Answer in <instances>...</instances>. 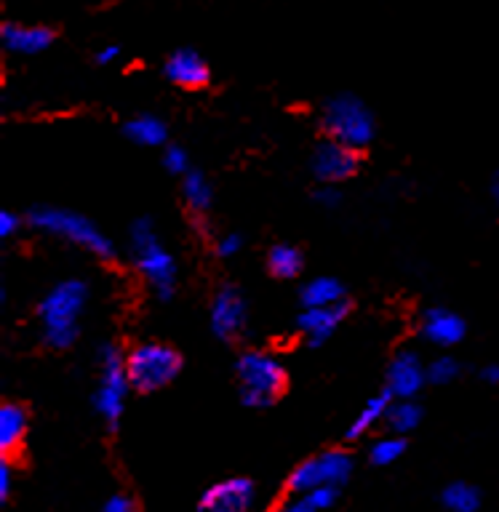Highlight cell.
<instances>
[{"mask_svg":"<svg viewBox=\"0 0 499 512\" xmlns=\"http://www.w3.org/2000/svg\"><path fill=\"white\" fill-rule=\"evenodd\" d=\"M86 302H89V286L81 278L59 280L57 286L49 288V294L38 304L46 344L57 347V350H67L78 342Z\"/></svg>","mask_w":499,"mask_h":512,"instance_id":"obj_1","label":"cell"},{"mask_svg":"<svg viewBox=\"0 0 499 512\" xmlns=\"http://www.w3.org/2000/svg\"><path fill=\"white\" fill-rule=\"evenodd\" d=\"M131 246V262L142 272V278L150 283L161 302H169L177 288V262L171 251L161 243L158 232H155L153 219H137L131 224L129 232Z\"/></svg>","mask_w":499,"mask_h":512,"instance_id":"obj_2","label":"cell"},{"mask_svg":"<svg viewBox=\"0 0 499 512\" xmlns=\"http://www.w3.org/2000/svg\"><path fill=\"white\" fill-rule=\"evenodd\" d=\"M27 222L35 230L54 235V238L70 243V246L89 251L91 256H99V259H113L115 256L113 240L107 238L105 232L99 230L89 216L78 214V211L57 206H35L30 208Z\"/></svg>","mask_w":499,"mask_h":512,"instance_id":"obj_3","label":"cell"},{"mask_svg":"<svg viewBox=\"0 0 499 512\" xmlns=\"http://www.w3.org/2000/svg\"><path fill=\"white\" fill-rule=\"evenodd\" d=\"M321 126L326 131V139L345 144V147L358 152L369 147L374 134H377L374 115L366 107V102L355 94L331 96L329 102L323 104Z\"/></svg>","mask_w":499,"mask_h":512,"instance_id":"obj_4","label":"cell"},{"mask_svg":"<svg viewBox=\"0 0 499 512\" xmlns=\"http://www.w3.org/2000/svg\"><path fill=\"white\" fill-rule=\"evenodd\" d=\"M241 382V400L249 408L273 406L286 387V368L275 355L265 350H246L235 363Z\"/></svg>","mask_w":499,"mask_h":512,"instance_id":"obj_5","label":"cell"},{"mask_svg":"<svg viewBox=\"0 0 499 512\" xmlns=\"http://www.w3.org/2000/svg\"><path fill=\"white\" fill-rule=\"evenodd\" d=\"M126 371H129L131 390H163L182 371V355L171 344L139 342L126 352Z\"/></svg>","mask_w":499,"mask_h":512,"instance_id":"obj_6","label":"cell"},{"mask_svg":"<svg viewBox=\"0 0 499 512\" xmlns=\"http://www.w3.org/2000/svg\"><path fill=\"white\" fill-rule=\"evenodd\" d=\"M99 366H102V374H99V387L94 392V408H97V414L110 427H115V424L121 422L123 408H126V395L131 390L129 371H126V355L121 352V347L105 344L99 350Z\"/></svg>","mask_w":499,"mask_h":512,"instance_id":"obj_7","label":"cell"},{"mask_svg":"<svg viewBox=\"0 0 499 512\" xmlns=\"http://www.w3.org/2000/svg\"><path fill=\"white\" fill-rule=\"evenodd\" d=\"M353 475V456L345 448H326L321 454L310 456L291 472L289 491L294 496H305L321 486H345Z\"/></svg>","mask_w":499,"mask_h":512,"instance_id":"obj_8","label":"cell"},{"mask_svg":"<svg viewBox=\"0 0 499 512\" xmlns=\"http://www.w3.org/2000/svg\"><path fill=\"white\" fill-rule=\"evenodd\" d=\"M310 168H313V176L323 187H337L339 182H347V179H353L358 174L361 155H358V150L345 147V144L326 139L313 150Z\"/></svg>","mask_w":499,"mask_h":512,"instance_id":"obj_9","label":"cell"},{"mask_svg":"<svg viewBox=\"0 0 499 512\" xmlns=\"http://www.w3.org/2000/svg\"><path fill=\"white\" fill-rule=\"evenodd\" d=\"M430 382L427 379V363L419 358L417 350H398L387 368V387L385 390L395 400H414L419 390Z\"/></svg>","mask_w":499,"mask_h":512,"instance_id":"obj_10","label":"cell"},{"mask_svg":"<svg viewBox=\"0 0 499 512\" xmlns=\"http://www.w3.org/2000/svg\"><path fill=\"white\" fill-rule=\"evenodd\" d=\"M246 320H249L246 296H243L235 286L219 288L217 296H214V302H211V331H214L219 339L230 342V339L243 334Z\"/></svg>","mask_w":499,"mask_h":512,"instance_id":"obj_11","label":"cell"},{"mask_svg":"<svg viewBox=\"0 0 499 512\" xmlns=\"http://www.w3.org/2000/svg\"><path fill=\"white\" fill-rule=\"evenodd\" d=\"M254 483L249 478H227L206 488L201 496V512H251Z\"/></svg>","mask_w":499,"mask_h":512,"instance_id":"obj_12","label":"cell"},{"mask_svg":"<svg viewBox=\"0 0 499 512\" xmlns=\"http://www.w3.org/2000/svg\"><path fill=\"white\" fill-rule=\"evenodd\" d=\"M163 75L174 86L190 88V91L209 86L211 80L209 62L195 48H177L174 54H169V59L163 62Z\"/></svg>","mask_w":499,"mask_h":512,"instance_id":"obj_13","label":"cell"},{"mask_svg":"<svg viewBox=\"0 0 499 512\" xmlns=\"http://www.w3.org/2000/svg\"><path fill=\"white\" fill-rule=\"evenodd\" d=\"M419 334L425 336L430 344H435V347H454V344L465 339L467 326L465 320L459 318L454 310H449V307H430V310L422 312Z\"/></svg>","mask_w":499,"mask_h":512,"instance_id":"obj_14","label":"cell"},{"mask_svg":"<svg viewBox=\"0 0 499 512\" xmlns=\"http://www.w3.org/2000/svg\"><path fill=\"white\" fill-rule=\"evenodd\" d=\"M0 40L11 54L35 56L43 54L54 43V30L46 24H19L6 22L0 27Z\"/></svg>","mask_w":499,"mask_h":512,"instance_id":"obj_15","label":"cell"},{"mask_svg":"<svg viewBox=\"0 0 499 512\" xmlns=\"http://www.w3.org/2000/svg\"><path fill=\"white\" fill-rule=\"evenodd\" d=\"M347 302L337 304V307H318V310H302L297 320V328L305 334V339L310 344H323L334 331L339 328V323L345 320L347 315Z\"/></svg>","mask_w":499,"mask_h":512,"instance_id":"obj_16","label":"cell"},{"mask_svg":"<svg viewBox=\"0 0 499 512\" xmlns=\"http://www.w3.org/2000/svg\"><path fill=\"white\" fill-rule=\"evenodd\" d=\"M27 427H30V419H27V411L19 403H3L0 406V451H3V456L14 454L22 446Z\"/></svg>","mask_w":499,"mask_h":512,"instance_id":"obj_17","label":"cell"},{"mask_svg":"<svg viewBox=\"0 0 499 512\" xmlns=\"http://www.w3.org/2000/svg\"><path fill=\"white\" fill-rule=\"evenodd\" d=\"M123 134L129 136L134 144H139V147H163L166 139H169V128H166V123L158 115L139 112L131 120H126Z\"/></svg>","mask_w":499,"mask_h":512,"instance_id":"obj_18","label":"cell"},{"mask_svg":"<svg viewBox=\"0 0 499 512\" xmlns=\"http://www.w3.org/2000/svg\"><path fill=\"white\" fill-rule=\"evenodd\" d=\"M305 310H318V307H337V304L345 302V286L339 283L337 278H329V275H321V278L307 280L302 286V294H299Z\"/></svg>","mask_w":499,"mask_h":512,"instance_id":"obj_19","label":"cell"},{"mask_svg":"<svg viewBox=\"0 0 499 512\" xmlns=\"http://www.w3.org/2000/svg\"><path fill=\"white\" fill-rule=\"evenodd\" d=\"M393 395L387 390L377 392L374 398L366 400V406L358 411V416L353 419V424H350V430H347V440H358L363 438L366 432L374 430L379 422H385L387 419V411H390V406H393Z\"/></svg>","mask_w":499,"mask_h":512,"instance_id":"obj_20","label":"cell"},{"mask_svg":"<svg viewBox=\"0 0 499 512\" xmlns=\"http://www.w3.org/2000/svg\"><path fill=\"white\" fill-rule=\"evenodd\" d=\"M302 267H305L302 251H299L297 246H289V243H278V246L270 248V254H267V270L273 272L275 278H297L299 272H302Z\"/></svg>","mask_w":499,"mask_h":512,"instance_id":"obj_21","label":"cell"},{"mask_svg":"<svg viewBox=\"0 0 499 512\" xmlns=\"http://www.w3.org/2000/svg\"><path fill=\"white\" fill-rule=\"evenodd\" d=\"M387 427L393 430V435L406 438L411 430H417L422 422V406L417 400H393V406L387 411Z\"/></svg>","mask_w":499,"mask_h":512,"instance_id":"obj_22","label":"cell"},{"mask_svg":"<svg viewBox=\"0 0 499 512\" xmlns=\"http://www.w3.org/2000/svg\"><path fill=\"white\" fill-rule=\"evenodd\" d=\"M441 502L449 512H475L481 507V491L465 480H457V483H449L443 488Z\"/></svg>","mask_w":499,"mask_h":512,"instance_id":"obj_23","label":"cell"},{"mask_svg":"<svg viewBox=\"0 0 499 512\" xmlns=\"http://www.w3.org/2000/svg\"><path fill=\"white\" fill-rule=\"evenodd\" d=\"M182 198L193 211H209L211 200H214V192H211L209 179L201 174V171H190V174L182 179Z\"/></svg>","mask_w":499,"mask_h":512,"instance_id":"obj_24","label":"cell"},{"mask_svg":"<svg viewBox=\"0 0 499 512\" xmlns=\"http://www.w3.org/2000/svg\"><path fill=\"white\" fill-rule=\"evenodd\" d=\"M406 451V438L401 435H385V438H377L369 448V459L377 467H387V464L398 462Z\"/></svg>","mask_w":499,"mask_h":512,"instance_id":"obj_25","label":"cell"},{"mask_svg":"<svg viewBox=\"0 0 499 512\" xmlns=\"http://www.w3.org/2000/svg\"><path fill=\"white\" fill-rule=\"evenodd\" d=\"M459 376V363L449 355H438L435 360L427 363V379L430 384H449Z\"/></svg>","mask_w":499,"mask_h":512,"instance_id":"obj_26","label":"cell"},{"mask_svg":"<svg viewBox=\"0 0 499 512\" xmlns=\"http://www.w3.org/2000/svg\"><path fill=\"white\" fill-rule=\"evenodd\" d=\"M163 166H166V171L169 174H177L185 179L193 168H190V158H187V152L182 150V147H177V144H171V147H166L163 150Z\"/></svg>","mask_w":499,"mask_h":512,"instance_id":"obj_27","label":"cell"},{"mask_svg":"<svg viewBox=\"0 0 499 512\" xmlns=\"http://www.w3.org/2000/svg\"><path fill=\"white\" fill-rule=\"evenodd\" d=\"M307 496V502L313 504L315 510L323 512V510H329V507H334L339 499V488L337 486H321V488H315V491H310Z\"/></svg>","mask_w":499,"mask_h":512,"instance_id":"obj_28","label":"cell"},{"mask_svg":"<svg viewBox=\"0 0 499 512\" xmlns=\"http://www.w3.org/2000/svg\"><path fill=\"white\" fill-rule=\"evenodd\" d=\"M241 248H243V238H241V235H238V232L222 235V238L217 240V254L222 256V259H230V256L238 254Z\"/></svg>","mask_w":499,"mask_h":512,"instance_id":"obj_29","label":"cell"},{"mask_svg":"<svg viewBox=\"0 0 499 512\" xmlns=\"http://www.w3.org/2000/svg\"><path fill=\"white\" fill-rule=\"evenodd\" d=\"M102 512H137V502L129 494H113L105 502Z\"/></svg>","mask_w":499,"mask_h":512,"instance_id":"obj_30","label":"cell"},{"mask_svg":"<svg viewBox=\"0 0 499 512\" xmlns=\"http://www.w3.org/2000/svg\"><path fill=\"white\" fill-rule=\"evenodd\" d=\"M11 480H14V467H11L9 459L0 462V499L6 502L11 496Z\"/></svg>","mask_w":499,"mask_h":512,"instance_id":"obj_31","label":"cell"},{"mask_svg":"<svg viewBox=\"0 0 499 512\" xmlns=\"http://www.w3.org/2000/svg\"><path fill=\"white\" fill-rule=\"evenodd\" d=\"M19 230V216L14 211H0V238H11Z\"/></svg>","mask_w":499,"mask_h":512,"instance_id":"obj_32","label":"cell"},{"mask_svg":"<svg viewBox=\"0 0 499 512\" xmlns=\"http://www.w3.org/2000/svg\"><path fill=\"white\" fill-rule=\"evenodd\" d=\"M278 512H318L313 504L307 502V496H291L278 507Z\"/></svg>","mask_w":499,"mask_h":512,"instance_id":"obj_33","label":"cell"},{"mask_svg":"<svg viewBox=\"0 0 499 512\" xmlns=\"http://www.w3.org/2000/svg\"><path fill=\"white\" fill-rule=\"evenodd\" d=\"M315 200H318L323 208H334V206H339L342 195H339L337 187H321V190L315 192Z\"/></svg>","mask_w":499,"mask_h":512,"instance_id":"obj_34","label":"cell"},{"mask_svg":"<svg viewBox=\"0 0 499 512\" xmlns=\"http://www.w3.org/2000/svg\"><path fill=\"white\" fill-rule=\"evenodd\" d=\"M118 56H121V46H115V43H107V46H102L97 51V64H102V67H105V64H113Z\"/></svg>","mask_w":499,"mask_h":512,"instance_id":"obj_35","label":"cell"},{"mask_svg":"<svg viewBox=\"0 0 499 512\" xmlns=\"http://www.w3.org/2000/svg\"><path fill=\"white\" fill-rule=\"evenodd\" d=\"M481 379L486 384H494V387H499V366H497V363H491V366L483 368Z\"/></svg>","mask_w":499,"mask_h":512,"instance_id":"obj_36","label":"cell"},{"mask_svg":"<svg viewBox=\"0 0 499 512\" xmlns=\"http://www.w3.org/2000/svg\"><path fill=\"white\" fill-rule=\"evenodd\" d=\"M491 195H494V200L499 203V171H497V176H494V182H491Z\"/></svg>","mask_w":499,"mask_h":512,"instance_id":"obj_37","label":"cell"}]
</instances>
